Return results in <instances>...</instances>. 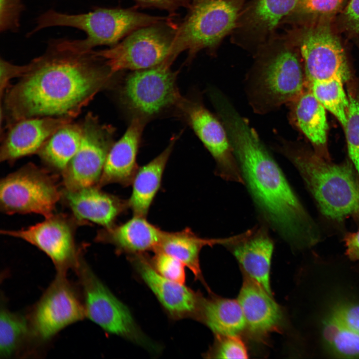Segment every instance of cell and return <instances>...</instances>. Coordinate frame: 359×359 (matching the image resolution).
Masks as SVG:
<instances>
[{
	"mask_svg": "<svg viewBox=\"0 0 359 359\" xmlns=\"http://www.w3.org/2000/svg\"><path fill=\"white\" fill-rule=\"evenodd\" d=\"M146 121L133 118L122 137L111 148L97 186L119 183L132 184L139 169L137 156Z\"/></svg>",
	"mask_w": 359,
	"mask_h": 359,
	"instance_id": "ffe728a7",
	"label": "cell"
},
{
	"mask_svg": "<svg viewBox=\"0 0 359 359\" xmlns=\"http://www.w3.org/2000/svg\"><path fill=\"white\" fill-rule=\"evenodd\" d=\"M344 81L338 78L315 81L310 90L326 110L332 113L345 126L349 106V99L344 88Z\"/></svg>",
	"mask_w": 359,
	"mask_h": 359,
	"instance_id": "4dcf8cb0",
	"label": "cell"
},
{
	"mask_svg": "<svg viewBox=\"0 0 359 359\" xmlns=\"http://www.w3.org/2000/svg\"><path fill=\"white\" fill-rule=\"evenodd\" d=\"M176 138L158 156L139 168L132 182V191L128 199L134 215L146 217L161 184L164 171L172 152Z\"/></svg>",
	"mask_w": 359,
	"mask_h": 359,
	"instance_id": "cb8c5ba5",
	"label": "cell"
},
{
	"mask_svg": "<svg viewBox=\"0 0 359 359\" xmlns=\"http://www.w3.org/2000/svg\"><path fill=\"white\" fill-rule=\"evenodd\" d=\"M212 355L219 359H246L248 354L246 348L237 336H220Z\"/></svg>",
	"mask_w": 359,
	"mask_h": 359,
	"instance_id": "8d00e7d4",
	"label": "cell"
},
{
	"mask_svg": "<svg viewBox=\"0 0 359 359\" xmlns=\"http://www.w3.org/2000/svg\"><path fill=\"white\" fill-rule=\"evenodd\" d=\"M238 301L247 329L255 335H266L281 322V311L271 295L247 276L244 277Z\"/></svg>",
	"mask_w": 359,
	"mask_h": 359,
	"instance_id": "603a6c76",
	"label": "cell"
},
{
	"mask_svg": "<svg viewBox=\"0 0 359 359\" xmlns=\"http://www.w3.org/2000/svg\"><path fill=\"white\" fill-rule=\"evenodd\" d=\"M146 217L134 215L123 224L104 227L98 232L95 239L114 245L119 254L132 255L154 251L165 231L152 224Z\"/></svg>",
	"mask_w": 359,
	"mask_h": 359,
	"instance_id": "7402d4cb",
	"label": "cell"
},
{
	"mask_svg": "<svg viewBox=\"0 0 359 359\" xmlns=\"http://www.w3.org/2000/svg\"><path fill=\"white\" fill-rule=\"evenodd\" d=\"M31 337L29 322L24 317L1 308L0 315V355L15 354L28 337Z\"/></svg>",
	"mask_w": 359,
	"mask_h": 359,
	"instance_id": "1f68e13d",
	"label": "cell"
},
{
	"mask_svg": "<svg viewBox=\"0 0 359 359\" xmlns=\"http://www.w3.org/2000/svg\"><path fill=\"white\" fill-rule=\"evenodd\" d=\"M285 32L297 48L309 83L350 76L344 48L332 21L290 27Z\"/></svg>",
	"mask_w": 359,
	"mask_h": 359,
	"instance_id": "ba28073f",
	"label": "cell"
},
{
	"mask_svg": "<svg viewBox=\"0 0 359 359\" xmlns=\"http://www.w3.org/2000/svg\"><path fill=\"white\" fill-rule=\"evenodd\" d=\"M213 158L216 174L223 180L244 183L226 129L199 100L184 99L178 108Z\"/></svg>",
	"mask_w": 359,
	"mask_h": 359,
	"instance_id": "5bb4252c",
	"label": "cell"
},
{
	"mask_svg": "<svg viewBox=\"0 0 359 359\" xmlns=\"http://www.w3.org/2000/svg\"><path fill=\"white\" fill-rule=\"evenodd\" d=\"M323 337L332 355L345 359L359 358V334L331 312L324 321Z\"/></svg>",
	"mask_w": 359,
	"mask_h": 359,
	"instance_id": "f546056e",
	"label": "cell"
},
{
	"mask_svg": "<svg viewBox=\"0 0 359 359\" xmlns=\"http://www.w3.org/2000/svg\"><path fill=\"white\" fill-rule=\"evenodd\" d=\"M79 148L62 172L65 189L74 190L94 186L101 178L108 154L114 144L115 128L100 123L88 113L82 125Z\"/></svg>",
	"mask_w": 359,
	"mask_h": 359,
	"instance_id": "7c38bea8",
	"label": "cell"
},
{
	"mask_svg": "<svg viewBox=\"0 0 359 359\" xmlns=\"http://www.w3.org/2000/svg\"><path fill=\"white\" fill-rule=\"evenodd\" d=\"M196 319L216 335L237 336L246 327L238 300L221 298L202 299Z\"/></svg>",
	"mask_w": 359,
	"mask_h": 359,
	"instance_id": "484cf974",
	"label": "cell"
},
{
	"mask_svg": "<svg viewBox=\"0 0 359 359\" xmlns=\"http://www.w3.org/2000/svg\"><path fill=\"white\" fill-rule=\"evenodd\" d=\"M28 65L4 96L13 122L38 117L72 118L117 74L95 50H77L65 39L50 40L44 53Z\"/></svg>",
	"mask_w": 359,
	"mask_h": 359,
	"instance_id": "6da1fadb",
	"label": "cell"
},
{
	"mask_svg": "<svg viewBox=\"0 0 359 359\" xmlns=\"http://www.w3.org/2000/svg\"><path fill=\"white\" fill-rule=\"evenodd\" d=\"M246 275L271 295L270 271L274 244L266 229L255 227L235 235L226 245Z\"/></svg>",
	"mask_w": 359,
	"mask_h": 359,
	"instance_id": "d6986e66",
	"label": "cell"
},
{
	"mask_svg": "<svg viewBox=\"0 0 359 359\" xmlns=\"http://www.w3.org/2000/svg\"><path fill=\"white\" fill-rule=\"evenodd\" d=\"M167 60L152 67L133 71L125 79L119 90L123 107L133 118L146 121L167 110L179 108L184 100L178 88V72Z\"/></svg>",
	"mask_w": 359,
	"mask_h": 359,
	"instance_id": "9c48e42d",
	"label": "cell"
},
{
	"mask_svg": "<svg viewBox=\"0 0 359 359\" xmlns=\"http://www.w3.org/2000/svg\"><path fill=\"white\" fill-rule=\"evenodd\" d=\"M129 258L172 319L197 318L202 300L199 295L184 284L160 274L144 253L129 255Z\"/></svg>",
	"mask_w": 359,
	"mask_h": 359,
	"instance_id": "e0dca14e",
	"label": "cell"
},
{
	"mask_svg": "<svg viewBox=\"0 0 359 359\" xmlns=\"http://www.w3.org/2000/svg\"><path fill=\"white\" fill-rule=\"evenodd\" d=\"M74 221L64 215H53L34 225L3 234L19 238L35 246L52 261L58 273L75 269L82 259L74 240Z\"/></svg>",
	"mask_w": 359,
	"mask_h": 359,
	"instance_id": "2e32d148",
	"label": "cell"
},
{
	"mask_svg": "<svg viewBox=\"0 0 359 359\" xmlns=\"http://www.w3.org/2000/svg\"><path fill=\"white\" fill-rule=\"evenodd\" d=\"M345 241L348 257L352 260H359V230L347 234Z\"/></svg>",
	"mask_w": 359,
	"mask_h": 359,
	"instance_id": "60d3db41",
	"label": "cell"
},
{
	"mask_svg": "<svg viewBox=\"0 0 359 359\" xmlns=\"http://www.w3.org/2000/svg\"><path fill=\"white\" fill-rule=\"evenodd\" d=\"M348 0H298L291 13L281 22L280 26L310 25L330 21L334 22Z\"/></svg>",
	"mask_w": 359,
	"mask_h": 359,
	"instance_id": "f1b7e54d",
	"label": "cell"
},
{
	"mask_svg": "<svg viewBox=\"0 0 359 359\" xmlns=\"http://www.w3.org/2000/svg\"><path fill=\"white\" fill-rule=\"evenodd\" d=\"M166 17L141 12L135 8L99 7L87 13L75 14L51 9L37 17L36 26L27 35L53 26L77 28L86 33V38L67 39V43L77 50L88 51L98 46H112L135 29Z\"/></svg>",
	"mask_w": 359,
	"mask_h": 359,
	"instance_id": "5b68a950",
	"label": "cell"
},
{
	"mask_svg": "<svg viewBox=\"0 0 359 359\" xmlns=\"http://www.w3.org/2000/svg\"><path fill=\"white\" fill-rule=\"evenodd\" d=\"M276 149L295 166L323 214L338 221L359 217V176L351 164L331 163L283 139Z\"/></svg>",
	"mask_w": 359,
	"mask_h": 359,
	"instance_id": "277c9868",
	"label": "cell"
},
{
	"mask_svg": "<svg viewBox=\"0 0 359 359\" xmlns=\"http://www.w3.org/2000/svg\"><path fill=\"white\" fill-rule=\"evenodd\" d=\"M67 117H38L11 125L0 152L1 161H12L36 152L57 130L71 122Z\"/></svg>",
	"mask_w": 359,
	"mask_h": 359,
	"instance_id": "ac0fdd59",
	"label": "cell"
},
{
	"mask_svg": "<svg viewBox=\"0 0 359 359\" xmlns=\"http://www.w3.org/2000/svg\"><path fill=\"white\" fill-rule=\"evenodd\" d=\"M334 22L337 29L347 35H359V0H348Z\"/></svg>",
	"mask_w": 359,
	"mask_h": 359,
	"instance_id": "e575fe53",
	"label": "cell"
},
{
	"mask_svg": "<svg viewBox=\"0 0 359 359\" xmlns=\"http://www.w3.org/2000/svg\"><path fill=\"white\" fill-rule=\"evenodd\" d=\"M216 111L244 183L264 219L292 246L315 244L319 237L315 223L257 133L229 100L220 102Z\"/></svg>",
	"mask_w": 359,
	"mask_h": 359,
	"instance_id": "7a4b0ae2",
	"label": "cell"
},
{
	"mask_svg": "<svg viewBox=\"0 0 359 359\" xmlns=\"http://www.w3.org/2000/svg\"><path fill=\"white\" fill-rule=\"evenodd\" d=\"M330 312L349 328L359 334V304L340 303Z\"/></svg>",
	"mask_w": 359,
	"mask_h": 359,
	"instance_id": "74e56055",
	"label": "cell"
},
{
	"mask_svg": "<svg viewBox=\"0 0 359 359\" xmlns=\"http://www.w3.org/2000/svg\"><path fill=\"white\" fill-rule=\"evenodd\" d=\"M345 131L349 157L359 176V95H349Z\"/></svg>",
	"mask_w": 359,
	"mask_h": 359,
	"instance_id": "d6a6232c",
	"label": "cell"
},
{
	"mask_svg": "<svg viewBox=\"0 0 359 359\" xmlns=\"http://www.w3.org/2000/svg\"><path fill=\"white\" fill-rule=\"evenodd\" d=\"M28 67V64L16 65L4 59H0V93L1 98L8 88V85L10 79L18 76L21 77L26 72Z\"/></svg>",
	"mask_w": 359,
	"mask_h": 359,
	"instance_id": "f35d334b",
	"label": "cell"
},
{
	"mask_svg": "<svg viewBox=\"0 0 359 359\" xmlns=\"http://www.w3.org/2000/svg\"><path fill=\"white\" fill-rule=\"evenodd\" d=\"M140 6L155 8L165 10L170 15L176 16L180 8H187L190 0H133Z\"/></svg>",
	"mask_w": 359,
	"mask_h": 359,
	"instance_id": "ab89813d",
	"label": "cell"
},
{
	"mask_svg": "<svg viewBox=\"0 0 359 359\" xmlns=\"http://www.w3.org/2000/svg\"><path fill=\"white\" fill-rule=\"evenodd\" d=\"M173 16L137 28L116 44L95 52L114 73L151 68L167 60L174 62L171 56L179 23Z\"/></svg>",
	"mask_w": 359,
	"mask_h": 359,
	"instance_id": "52a82bcc",
	"label": "cell"
},
{
	"mask_svg": "<svg viewBox=\"0 0 359 359\" xmlns=\"http://www.w3.org/2000/svg\"><path fill=\"white\" fill-rule=\"evenodd\" d=\"M247 0H190L187 11L179 24L171 58L187 52L191 62L205 50L215 56L224 39L230 35Z\"/></svg>",
	"mask_w": 359,
	"mask_h": 359,
	"instance_id": "8992f818",
	"label": "cell"
},
{
	"mask_svg": "<svg viewBox=\"0 0 359 359\" xmlns=\"http://www.w3.org/2000/svg\"><path fill=\"white\" fill-rule=\"evenodd\" d=\"M298 0H247L230 35L231 42L253 56L277 32Z\"/></svg>",
	"mask_w": 359,
	"mask_h": 359,
	"instance_id": "9a60e30c",
	"label": "cell"
},
{
	"mask_svg": "<svg viewBox=\"0 0 359 359\" xmlns=\"http://www.w3.org/2000/svg\"><path fill=\"white\" fill-rule=\"evenodd\" d=\"M86 317L83 302L66 274L58 273L35 305L28 320L31 337L46 341Z\"/></svg>",
	"mask_w": 359,
	"mask_h": 359,
	"instance_id": "4fadbf2b",
	"label": "cell"
},
{
	"mask_svg": "<svg viewBox=\"0 0 359 359\" xmlns=\"http://www.w3.org/2000/svg\"><path fill=\"white\" fill-rule=\"evenodd\" d=\"M63 195L79 223L89 221L108 227L129 208L128 200L105 192L97 186L65 189Z\"/></svg>",
	"mask_w": 359,
	"mask_h": 359,
	"instance_id": "44dd1931",
	"label": "cell"
},
{
	"mask_svg": "<svg viewBox=\"0 0 359 359\" xmlns=\"http://www.w3.org/2000/svg\"><path fill=\"white\" fill-rule=\"evenodd\" d=\"M82 135V125L67 124L49 138L38 151L39 155L49 166L63 172L76 153Z\"/></svg>",
	"mask_w": 359,
	"mask_h": 359,
	"instance_id": "83f0119b",
	"label": "cell"
},
{
	"mask_svg": "<svg viewBox=\"0 0 359 359\" xmlns=\"http://www.w3.org/2000/svg\"><path fill=\"white\" fill-rule=\"evenodd\" d=\"M253 57L246 91L255 112L264 114L274 111L304 90L301 58L285 32L276 33Z\"/></svg>",
	"mask_w": 359,
	"mask_h": 359,
	"instance_id": "3957f363",
	"label": "cell"
},
{
	"mask_svg": "<svg viewBox=\"0 0 359 359\" xmlns=\"http://www.w3.org/2000/svg\"><path fill=\"white\" fill-rule=\"evenodd\" d=\"M83 296L85 316L108 333L148 349H155L119 300L81 259L75 269Z\"/></svg>",
	"mask_w": 359,
	"mask_h": 359,
	"instance_id": "8fae6325",
	"label": "cell"
},
{
	"mask_svg": "<svg viewBox=\"0 0 359 359\" xmlns=\"http://www.w3.org/2000/svg\"><path fill=\"white\" fill-rule=\"evenodd\" d=\"M292 103V116L296 125L314 144L323 146L328 129L326 109L310 90H304Z\"/></svg>",
	"mask_w": 359,
	"mask_h": 359,
	"instance_id": "4316f807",
	"label": "cell"
},
{
	"mask_svg": "<svg viewBox=\"0 0 359 359\" xmlns=\"http://www.w3.org/2000/svg\"><path fill=\"white\" fill-rule=\"evenodd\" d=\"M62 194L55 176L28 164L1 180L0 208L9 214L34 213L48 218Z\"/></svg>",
	"mask_w": 359,
	"mask_h": 359,
	"instance_id": "30bf717a",
	"label": "cell"
},
{
	"mask_svg": "<svg viewBox=\"0 0 359 359\" xmlns=\"http://www.w3.org/2000/svg\"><path fill=\"white\" fill-rule=\"evenodd\" d=\"M24 8L22 0H0V31H17Z\"/></svg>",
	"mask_w": 359,
	"mask_h": 359,
	"instance_id": "d590c367",
	"label": "cell"
},
{
	"mask_svg": "<svg viewBox=\"0 0 359 359\" xmlns=\"http://www.w3.org/2000/svg\"><path fill=\"white\" fill-rule=\"evenodd\" d=\"M234 237V236L224 238H203L196 235L189 228L180 231H165L155 251H162L175 257L192 272L196 280L202 281L199 263V253L202 248L217 244L226 245Z\"/></svg>",
	"mask_w": 359,
	"mask_h": 359,
	"instance_id": "d4e9b609",
	"label": "cell"
},
{
	"mask_svg": "<svg viewBox=\"0 0 359 359\" xmlns=\"http://www.w3.org/2000/svg\"><path fill=\"white\" fill-rule=\"evenodd\" d=\"M154 252L151 261L154 269L168 279L184 284V265L175 257L163 251L156 250Z\"/></svg>",
	"mask_w": 359,
	"mask_h": 359,
	"instance_id": "836d02e7",
	"label": "cell"
}]
</instances>
